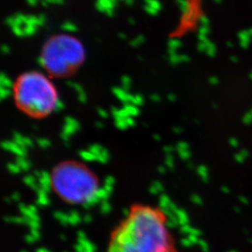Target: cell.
Returning a JSON list of instances; mask_svg holds the SVG:
<instances>
[{
    "label": "cell",
    "instance_id": "7a4b0ae2",
    "mask_svg": "<svg viewBox=\"0 0 252 252\" xmlns=\"http://www.w3.org/2000/svg\"><path fill=\"white\" fill-rule=\"evenodd\" d=\"M51 186L64 201L89 204L98 200V183L94 175L78 162H63L51 175Z\"/></svg>",
    "mask_w": 252,
    "mask_h": 252
},
{
    "label": "cell",
    "instance_id": "6da1fadb",
    "mask_svg": "<svg viewBox=\"0 0 252 252\" xmlns=\"http://www.w3.org/2000/svg\"><path fill=\"white\" fill-rule=\"evenodd\" d=\"M108 252H178L162 212L136 207L111 236Z\"/></svg>",
    "mask_w": 252,
    "mask_h": 252
},
{
    "label": "cell",
    "instance_id": "277c9868",
    "mask_svg": "<svg viewBox=\"0 0 252 252\" xmlns=\"http://www.w3.org/2000/svg\"><path fill=\"white\" fill-rule=\"evenodd\" d=\"M85 59V50L80 39L69 34L51 36L42 48L40 61L47 72L66 76L74 72Z\"/></svg>",
    "mask_w": 252,
    "mask_h": 252
},
{
    "label": "cell",
    "instance_id": "3957f363",
    "mask_svg": "<svg viewBox=\"0 0 252 252\" xmlns=\"http://www.w3.org/2000/svg\"><path fill=\"white\" fill-rule=\"evenodd\" d=\"M14 97L19 108L35 117L49 115L59 105L54 83L44 74L36 71L19 77L14 85Z\"/></svg>",
    "mask_w": 252,
    "mask_h": 252
}]
</instances>
